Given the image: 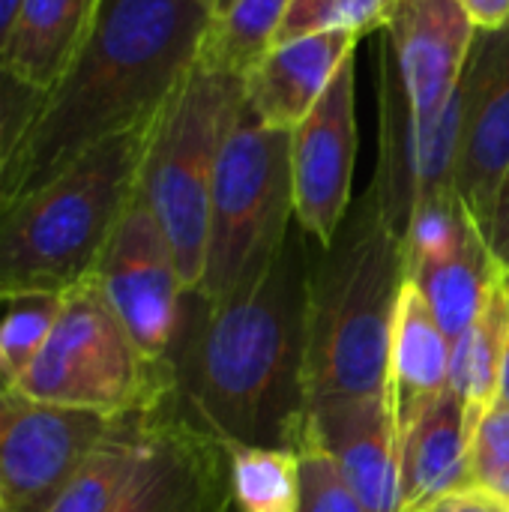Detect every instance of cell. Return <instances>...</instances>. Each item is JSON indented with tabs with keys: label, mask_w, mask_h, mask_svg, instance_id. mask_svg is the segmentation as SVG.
Returning <instances> with one entry per match:
<instances>
[{
	"label": "cell",
	"mask_w": 509,
	"mask_h": 512,
	"mask_svg": "<svg viewBox=\"0 0 509 512\" xmlns=\"http://www.w3.org/2000/svg\"><path fill=\"white\" fill-rule=\"evenodd\" d=\"M111 512H234L228 444L192 423L171 396L138 477Z\"/></svg>",
	"instance_id": "7c38bea8"
},
{
	"label": "cell",
	"mask_w": 509,
	"mask_h": 512,
	"mask_svg": "<svg viewBox=\"0 0 509 512\" xmlns=\"http://www.w3.org/2000/svg\"><path fill=\"white\" fill-rule=\"evenodd\" d=\"M99 0H18L0 51V72L18 87L45 96L72 66Z\"/></svg>",
	"instance_id": "ac0fdd59"
},
{
	"label": "cell",
	"mask_w": 509,
	"mask_h": 512,
	"mask_svg": "<svg viewBox=\"0 0 509 512\" xmlns=\"http://www.w3.org/2000/svg\"><path fill=\"white\" fill-rule=\"evenodd\" d=\"M450 360H453V342L435 321L423 294L405 279L396 309L390 357H387V384H384V399H387L399 453L408 435L414 432V426L450 390Z\"/></svg>",
	"instance_id": "2e32d148"
},
{
	"label": "cell",
	"mask_w": 509,
	"mask_h": 512,
	"mask_svg": "<svg viewBox=\"0 0 509 512\" xmlns=\"http://www.w3.org/2000/svg\"><path fill=\"white\" fill-rule=\"evenodd\" d=\"M486 240H489L492 255L501 261V267L509 270V171L498 186L495 207H492V216L486 225Z\"/></svg>",
	"instance_id": "f546056e"
},
{
	"label": "cell",
	"mask_w": 509,
	"mask_h": 512,
	"mask_svg": "<svg viewBox=\"0 0 509 512\" xmlns=\"http://www.w3.org/2000/svg\"><path fill=\"white\" fill-rule=\"evenodd\" d=\"M474 486L509 504V405H495L471 435Z\"/></svg>",
	"instance_id": "83f0119b"
},
{
	"label": "cell",
	"mask_w": 509,
	"mask_h": 512,
	"mask_svg": "<svg viewBox=\"0 0 509 512\" xmlns=\"http://www.w3.org/2000/svg\"><path fill=\"white\" fill-rule=\"evenodd\" d=\"M36 93L18 87L9 75L0 72V168H3V159L9 153V144L12 138L21 132V126L27 123L33 105H36Z\"/></svg>",
	"instance_id": "f1b7e54d"
},
{
	"label": "cell",
	"mask_w": 509,
	"mask_h": 512,
	"mask_svg": "<svg viewBox=\"0 0 509 512\" xmlns=\"http://www.w3.org/2000/svg\"><path fill=\"white\" fill-rule=\"evenodd\" d=\"M498 405H509V333H507V351H504V369H501V393H498Z\"/></svg>",
	"instance_id": "836d02e7"
},
{
	"label": "cell",
	"mask_w": 509,
	"mask_h": 512,
	"mask_svg": "<svg viewBox=\"0 0 509 512\" xmlns=\"http://www.w3.org/2000/svg\"><path fill=\"white\" fill-rule=\"evenodd\" d=\"M210 3H213V9H216V3H219V0H210Z\"/></svg>",
	"instance_id": "d590c367"
},
{
	"label": "cell",
	"mask_w": 509,
	"mask_h": 512,
	"mask_svg": "<svg viewBox=\"0 0 509 512\" xmlns=\"http://www.w3.org/2000/svg\"><path fill=\"white\" fill-rule=\"evenodd\" d=\"M465 126L456 159V195L483 228L509 171V27L477 30L465 63Z\"/></svg>",
	"instance_id": "4fadbf2b"
},
{
	"label": "cell",
	"mask_w": 509,
	"mask_h": 512,
	"mask_svg": "<svg viewBox=\"0 0 509 512\" xmlns=\"http://www.w3.org/2000/svg\"><path fill=\"white\" fill-rule=\"evenodd\" d=\"M96 279L138 351L153 363H165L180 336L189 291L171 243L141 195H135L120 219L96 267Z\"/></svg>",
	"instance_id": "30bf717a"
},
{
	"label": "cell",
	"mask_w": 509,
	"mask_h": 512,
	"mask_svg": "<svg viewBox=\"0 0 509 512\" xmlns=\"http://www.w3.org/2000/svg\"><path fill=\"white\" fill-rule=\"evenodd\" d=\"M63 294L0 297V357L6 381H15L42 351L57 321Z\"/></svg>",
	"instance_id": "484cf974"
},
{
	"label": "cell",
	"mask_w": 509,
	"mask_h": 512,
	"mask_svg": "<svg viewBox=\"0 0 509 512\" xmlns=\"http://www.w3.org/2000/svg\"><path fill=\"white\" fill-rule=\"evenodd\" d=\"M153 123L93 144L39 189L0 207V297L66 294L96 276L138 195Z\"/></svg>",
	"instance_id": "3957f363"
},
{
	"label": "cell",
	"mask_w": 509,
	"mask_h": 512,
	"mask_svg": "<svg viewBox=\"0 0 509 512\" xmlns=\"http://www.w3.org/2000/svg\"><path fill=\"white\" fill-rule=\"evenodd\" d=\"M30 399L117 417L174 393L171 360L153 363L132 342L96 276L63 294L51 336L9 381Z\"/></svg>",
	"instance_id": "8992f818"
},
{
	"label": "cell",
	"mask_w": 509,
	"mask_h": 512,
	"mask_svg": "<svg viewBox=\"0 0 509 512\" xmlns=\"http://www.w3.org/2000/svg\"><path fill=\"white\" fill-rule=\"evenodd\" d=\"M309 441L336 462L366 512H399L402 453L384 396L312 402Z\"/></svg>",
	"instance_id": "9a60e30c"
},
{
	"label": "cell",
	"mask_w": 509,
	"mask_h": 512,
	"mask_svg": "<svg viewBox=\"0 0 509 512\" xmlns=\"http://www.w3.org/2000/svg\"><path fill=\"white\" fill-rule=\"evenodd\" d=\"M0 378H6V372H3V357H0Z\"/></svg>",
	"instance_id": "e575fe53"
},
{
	"label": "cell",
	"mask_w": 509,
	"mask_h": 512,
	"mask_svg": "<svg viewBox=\"0 0 509 512\" xmlns=\"http://www.w3.org/2000/svg\"><path fill=\"white\" fill-rule=\"evenodd\" d=\"M0 512H3V504H0Z\"/></svg>",
	"instance_id": "8d00e7d4"
},
{
	"label": "cell",
	"mask_w": 509,
	"mask_h": 512,
	"mask_svg": "<svg viewBox=\"0 0 509 512\" xmlns=\"http://www.w3.org/2000/svg\"><path fill=\"white\" fill-rule=\"evenodd\" d=\"M354 33H315L273 45L246 75V111L270 126L291 132L324 96L342 63L357 54Z\"/></svg>",
	"instance_id": "e0dca14e"
},
{
	"label": "cell",
	"mask_w": 509,
	"mask_h": 512,
	"mask_svg": "<svg viewBox=\"0 0 509 512\" xmlns=\"http://www.w3.org/2000/svg\"><path fill=\"white\" fill-rule=\"evenodd\" d=\"M234 512L300 510V459L294 450L228 444Z\"/></svg>",
	"instance_id": "cb8c5ba5"
},
{
	"label": "cell",
	"mask_w": 509,
	"mask_h": 512,
	"mask_svg": "<svg viewBox=\"0 0 509 512\" xmlns=\"http://www.w3.org/2000/svg\"><path fill=\"white\" fill-rule=\"evenodd\" d=\"M504 276L507 267H501V261L492 255L483 231L471 234L453 252L405 270V279L423 294L426 306L453 345L474 324Z\"/></svg>",
	"instance_id": "44dd1931"
},
{
	"label": "cell",
	"mask_w": 509,
	"mask_h": 512,
	"mask_svg": "<svg viewBox=\"0 0 509 512\" xmlns=\"http://www.w3.org/2000/svg\"><path fill=\"white\" fill-rule=\"evenodd\" d=\"M509 333V270L501 285L492 291L474 324L459 336L453 345L450 360V393L459 399L465 426L474 435V429L483 423V417L498 405L501 393V369H504V351H507Z\"/></svg>",
	"instance_id": "7402d4cb"
},
{
	"label": "cell",
	"mask_w": 509,
	"mask_h": 512,
	"mask_svg": "<svg viewBox=\"0 0 509 512\" xmlns=\"http://www.w3.org/2000/svg\"><path fill=\"white\" fill-rule=\"evenodd\" d=\"M429 512H509V504L480 486H471V489H462V492L438 501Z\"/></svg>",
	"instance_id": "4dcf8cb0"
},
{
	"label": "cell",
	"mask_w": 509,
	"mask_h": 512,
	"mask_svg": "<svg viewBox=\"0 0 509 512\" xmlns=\"http://www.w3.org/2000/svg\"><path fill=\"white\" fill-rule=\"evenodd\" d=\"M309 234L297 225L279 255L219 300L186 294L171 351L180 411L222 444L303 450L309 444Z\"/></svg>",
	"instance_id": "6da1fadb"
},
{
	"label": "cell",
	"mask_w": 509,
	"mask_h": 512,
	"mask_svg": "<svg viewBox=\"0 0 509 512\" xmlns=\"http://www.w3.org/2000/svg\"><path fill=\"white\" fill-rule=\"evenodd\" d=\"M465 78H459L456 93L444 111L420 123L408 105L405 87L399 81L396 63L384 42L381 48V162L372 183V195L390 231L402 240L414 210L456 189V159L465 126Z\"/></svg>",
	"instance_id": "ba28073f"
},
{
	"label": "cell",
	"mask_w": 509,
	"mask_h": 512,
	"mask_svg": "<svg viewBox=\"0 0 509 512\" xmlns=\"http://www.w3.org/2000/svg\"><path fill=\"white\" fill-rule=\"evenodd\" d=\"M399 483V512H429L438 501L474 486L471 432L450 390L408 435Z\"/></svg>",
	"instance_id": "d6986e66"
},
{
	"label": "cell",
	"mask_w": 509,
	"mask_h": 512,
	"mask_svg": "<svg viewBox=\"0 0 509 512\" xmlns=\"http://www.w3.org/2000/svg\"><path fill=\"white\" fill-rule=\"evenodd\" d=\"M171 396H165L162 402H156L150 408L117 414L111 420V426L105 429V435L99 438V444L93 447V453L87 456V462L78 468L72 483L63 489V495L54 501V507L48 512L114 510L117 501L132 486V480L138 477V471L153 447L162 408L168 405Z\"/></svg>",
	"instance_id": "ffe728a7"
},
{
	"label": "cell",
	"mask_w": 509,
	"mask_h": 512,
	"mask_svg": "<svg viewBox=\"0 0 509 512\" xmlns=\"http://www.w3.org/2000/svg\"><path fill=\"white\" fill-rule=\"evenodd\" d=\"M405 285L402 240L372 189L348 210L336 240L309 270V408L336 396H384L396 309Z\"/></svg>",
	"instance_id": "277c9868"
},
{
	"label": "cell",
	"mask_w": 509,
	"mask_h": 512,
	"mask_svg": "<svg viewBox=\"0 0 509 512\" xmlns=\"http://www.w3.org/2000/svg\"><path fill=\"white\" fill-rule=\"evenodd\" d=\"M291 225V132L270 129L243 108L216 165L207 264L195 294L219 300L249 282L279 255Z\"/></svg>",
	"instance_id": "52a82bcc"
},
{
	"label": "cell",
	"mask_w": 509,
	"mask_h": 512,
	"mask_svg": "<svg viewBox=\"0 0 509 512\" xmlns=\"http://www.w3.org/2000/svg\"><path fill=\"white\" fill-rule=\"evenodd\" d=\"M393 6L396 0H291L273 36V45H285L315 33L363 36L378 27H387Z\"/></svg>",
	"instance_id": "d4e9b609"
},
{
	"label": "cell",
	"mask_w": 509,
	"mask_h": 512,
	"mask_svg": "<svg viewBox=\"0 0 509 512\" xmlns=\"http://www.w3.org/2000/svg\"><path fill=\"white\" fill-rule=\"evenodd\" d=\"M387 48L420 123L435 120L459 87L477 27L459 0H396Z\"/></svg>",
	"instance_id": "5bb4252c"
},
{
	"label": "cell",
	"mask_w": 509,
	"mask_h": 512,
	"mask_svg": "<svg viewBox=\"0 0 509 512\" xmlns=\"http://www.w3.org/2000/svg\"><path fill=\"white\" fill-rule=\"evenodd\" d=\"M300 459V510L297 512H366L354 489L345 483L336 462L318 447L297 450Z\"/></svg>",
	"instance_id": "4316f807"
},
{
	"label": "cell",
	"mask_w": 509,
	"mask_h": 512,
	"mask_svg": "<svg viewBox=\"0 0 509 512\" xmlns=\"http://www.w3.org/2000/svg\"><path fill=\"white\" fill-rule=\"evenodd\" d=\"M210 21V0H99L78 57L9 144L0 207L39 189L93 144L153 123L198 63Z\"/></svg>",
	"instance_id": "7a4b0ae2"
},
{
	"label": "cell",
	"mask_w": 509,
	"mask_h": 512,
	"mask_svg": "<svg viewBox=\"0 0 509 512\" xmlns=\"http://www.w3.org/2000/svg\"><path fill=\"white\" fill-rule=\"evenodd\" d=\"M243 108L246 78L195 63L150 132L138 195L168 237L189 294L204 279L213 177Z\"/></svg>",
	"instance_id": "5b68a950"
},
{
	"label": "cell",
	"mask_w": 509,
	"mask_h": 512,
	"mask_svg": "<svg viewBox=\"0 0 509 512\" xmlns=\"http://www.w3.org/2000/svg\"><path fill=\"white\" fill-rule=\"evenodd\" d=\"M15 9H18V0H0V51H3V39L9 33V24H12Z\"/></svg>",
	"instance_id": "d6a6232c"
},
{
	"label": "cell",
	"mask_w": 509,
	"mask_h": 512,
	"mask_svg": "<svg viewBox=\"0 0 509 512\" xmlns=\"http://www.w3.org/2000/svg\"><path fill=\"white\" fill-rule=\"evenodd\" d=\"M465 15L477 30H504L509 27V0H459Z\"/></svg>",
	"instance_id": "1f68e13d"
},
{
	"label": "cell",
	"mask_w": 509,
	"mask_h": 512,
	"mask_svg": "<svg viewBox=\"0 0 509 512\" xmlns=\"http://www.w3.org/2000/svg\"><path fill=\"white\" fill-rule=\"evenodd\" d=\"M114 417L39 402L0 378V504L48 512Z\"/></svg>",
	"instance_id": "9c48e42d"
},
{
	"label": "cell",
	"mask_w": 509,
	"mask_h": 512,
	"mask_svg": "<svg viewBox=\"0 0 509 512\" xmlns=\"http://www.w3.org/2000/svg\"><path fill=\"white\" fill-rule=\"evenodd\" d=\"M291 0H225L213 9L198 63L246 78L270 51Z\"/></svg>",
	"instance_id": "603a6c76"
},
{
	"label": "cell",
	"mask_w": 509,
	"mask_h": 512,
	"mask_svg": "<svg viewBox=\"0 0 509 512\" xmlns=\"http://www.w3.org/2000/svg\"><path fill=\"white\" fill-rule=\"evenodd\" d=\"M357 54H351L333 75L315 108L291 129V177H294V219L327 249L348 210L357 156Z\"/></svg>",
	"instance_id": "8fae6325"
}]
</instances>
